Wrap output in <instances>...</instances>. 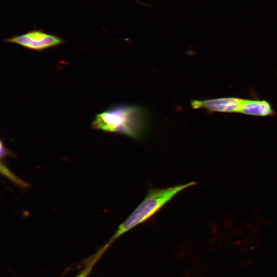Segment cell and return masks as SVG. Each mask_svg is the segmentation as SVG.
Instances as JSON below:
<instances>
[{"label":"cell","mask_w":277,"mask_h":277,"mask_svg":"<svg viewBox=\"0 0 277 277\" xmlns=\"http://www.w3.org/2000/svg\"><path fill=\"white\" fill-rule=\"evenodd\" d=\"M64 41L62 38L48 34L42 29L32 30L5 39L6 43L16 44L27 49L39 51L61 45Z\"/></svg>","instance_id":"3957f363"},{"label":"cell","mask_w":277,"mask_h":277,"mask_svg":"<svg viewBox=\"0 0 277 277\" xmlns=\"http://www.w3.org/2000/svg\"><path fill=\"white\" fill-rule=\"evenodd\" d=\"M148 122V113L144 107L122 104L112 106L97 114L92 127L95 130L140 140L147 131Z\"/></svg>","instance_id":"6da1fadb"},{"label":"cell","mask_w":277,"mask_h":277,"mask_svg":"<svg viewBox=\"0 0 277 277\" xmlns=\"http://www.w3.org/2000/svg\"><path fill=\"white\" fill-rule=\"evenodd\" d=\"M13 153L10 151L8 149H7L5 145L2 143V141L1 142V158L2 159L5 156H13Z\"/></svg>","instance_id":"ba28073f"},{"label":"cell","mask_w":277,"mask_h":277,"mask_svg":"<svg viewBox=\"0 0 277 277\" xmlns=\"http://www.w3.org/2000/svg\"><path fill=\"white\" fill-rule=\"evenodd\" d=\"M244 99L227 97L205 100H192L191 106L195 109H204L209 112L239 113Z\"/></svg>","instance_id":"277c9868"},{"label":"cell","mask_w":277,"mask_h":277,"mask_svg":"<svg viewBox=\"0 0 277 277\" xmlns=\"http://www.w3.org/2000/svg\"><path fill=\"white\" fill-rule=\"evenodd\" d=\"M196 184L192 181L166 188L150 189L144 199L118 226L105 245L109 247L120 236L150 219L179 192Z\"/></svg>","instance_id":"7a4b0ae2"},{"label":"cell","mask_w":277,"mask_h":277,"mask_svg":"<svg viewBox=\"0 0 277 277\" xmlns=\"http://www.w3.org/2000/svg\"><path fill=\"white\" fill-rule=\"evenodd\" d=\"M239 113L262 117L275 114L271 104L268 101L265 100L248 99H244Z\"/></svg>","instance_id":"5b68a950"},{"label":"cell","mask_w":277,"mask_h":277,"mask_svg":"<svg viewBox=\"0 0 277 277\" xmlns=\"http://www.w3.org/2000/svg\"><path fill=\"white\" fill-rule=\"evenodd\" d=\"M1 171L2 174L5 175L10 181L21 188H26L30 187L29 184L26 182H24L17 176L15 175L9 168H8L5 165L3 164L2 162L1 163Z\"/></svg>","instance_id":"8992f818"},{"label":"cell","mask_w":277,"mask_h":277,"mask_svg":"<svg viewBox=\"0 0 277 277\" xmlns=\"http://www.w3.org/2000/svg\"><path fill=\"white\" fill-rule=\"evenodd\" d=\"M103 248H102L100 251L97 252L96 254L94 255V257L89 262V263L85 267V268L75 277H87L90 272L93 266L101 255L105 251Z\"/></svg>","instance_id":"52a82bcc"}]
</instances>
